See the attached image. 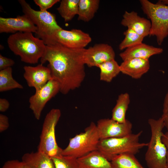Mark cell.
Masks as SVG:
<instances>
[{"label":"cell","mask_w":168,"mask_h":168,"mask_svg":"<svg viewBox=\"0 0 168 168\" xmlns=\"http://www.w3.org/2000/svg\"><path fill=\"white\" fill-rule=\"evenodd\" d=\"M125 37L119 45V49L123 50L142 43L144 37L133 30L128 28L124 33Z\"/></svg>","instance_id":"26"},{"label":"cell","mask_w":168,"mask_h":168,"mask_svg":"<svg viewBox=\"0 0 168 168\" xmlns=\"http://www.w3.org/2000/svg\"><path fill=\"white\" fill-rule=\"evenodd\" d=\"M142 133L141 131L123 137L100 139L97 150L110 161L115 156L122 154L135 155L148 145V143L139 142Z\"/></svg>","instance_id":"5"},{"label":"cell","mask_w":168,"mask_h":168,"mask_svg":"<svg viewBox=\"0 0 168 168\" xmlns=\"http://www.w3.org/2000/svg\"><path fill=\"white\" fill-rule=\"evenodd\" d=\"M130 103V96L128 93L120 94L112 110L111 119L119 123L125 122L127 120L126 114Z\"/></svg>","instance_id":"21"},{"label":"cell","mask_w":168,"mask_h":168,"mask_svg":"<svg viewBox=\"0 0 168 168\" xmlns=\"http://www.w3.org/2000/svg\"><path fill=\"white\" fill-rule=\"evenodd\" d=\"M97 67L100 70V80L107 82H111L121 72L120 65L115 59L103 62Z\"/></svg>","instance_id":"22"},{"label":"cell","mask_w":168,"mask_h":168,"mask_svg":"<svg viewBox=\"0 0 168 168\" xmlns=\"http://www.w3.org/2000/svg\"><path fill=\"white\" fill-rule=\"evenodd\" d=\"M162 48L142 43L125 49L119 55L123 61L133 58L149 60L152 56L163 52Z\"/></svg>","instance_id":"16"},{"label":"cell","mask_w":168,"mask_h":168,"mask_svg":"<svg viewBox=\"0 0 168 168\" xmlns=\"http://www.w3.org/2000/svg\"><path fill=\"white\" fill-rule=\"evenodd\" d=\"M57 42L72 49H82L92 40L90 35L81 30L72 29L70 30L62 29L56 33Z\"/></svg>","instance_id":"11"},{"label":"cell","mask_w":168,"mask_h":168,"mask_svg":"<svg viewBox=\"0 0 168 168\" xmlns=\"http://www.w3.org/2000/svg\"><path fill=\"white\" fill-rule=\"evenodd\" d=\"M23 88V86L13 77L11 67L0 70V92Z\"/></svg>","instance_id":"25"},{"label":"cell","mask_w":168,"mask_h":168,"mask_svg":"<svg viewBox=\"0 0 168 168\" xmlns=\"http://www.w3.org/2000/svg\"><path fill=\"white\" fill-rule=\"evenodd\" d=\"M96 126L100 139L122 137L132 133V124L127 119L120 123L111 118L101 119L98 121Z\"/></svg>","instance_id":"10"},{"label":"cell","mask_w":168,"mask_h":168,"mask_svg":"<svg viewBox=\"0 0 168 168\" xmlns=\"http://www.w3.org/2000/svg\"><path fill=\"white\" fill-rule=\"evenodd\" d=\"M21 161L29 168H55L52 159L44 153L38 151L24 154Z\"/></svg>","instance_id":"19"},{"label":"cell","mask_w":168,"mask_h":168,"mask_svg":"<svg viewBox=\"0 0 168 168\" xmlns=\"http://www.w3.org/2000/svg\"><path fill=\"white\" fill-rule=\"evenodd\" d=\"M9 127L8 118L6 115L0 114V132L2 133L6 130Z\"/></svg>","instance_id":"32"},{"label":"cell","mask_w":168,"mask_h":168,"mask_svg":"<svg viewBox=\"0 0 168 168\" xmlns=\"http://www.w3.org/2000/svg\"><path fill=\"white\" fill-rule=\"evenodd\" d=\"M158 2L165 5H168V0H161L158 1Z\"/></svg>","instance_id":"35"},{"label":"cell","mask_w":168,"mask_h":168,"mask_svg":"<svg viewBox=\"0 0 168 168\" xmlns=\"http://www.w3.org/2000/svg\"><path fill=\"white\" fill-rule=\"evenodd\" d=\"M100 3L99 0H79L78 20L85 22L90 21L98 9Z\"/></svg>","instance_id":"20"},{"label":"cell","mask_w":168,"mask_h":168,"mask_svg":"<svg viewBox=\"0 0 168 168\" xmlns=\"http://www.w3.org/2000/svg\"><path fill=\"white\" fill-rule=\"evenodd\" d=\"M123 26L130 29L145 37L149 35L151 22L145 18L141 17L134 11H125L121 22Z\"/></svg>","instance_id":"15"},{"label":"cell","mask_w":168,"mask_h":168,"mask_svg":"<svg viewBox=\"0 0 168 168\" xmlns=\"http://www.w3.org/2000/svg\"><path fill=\"white\" fill-rule=\"evenodd\" d=\"M148 122L151 131V136L145 154V160L148 168H168L167 149L162 140L165 127L162 118H150Z\"/></svg>","instance_id":"4"},{"label":"cell","mask_w":168,"mask_h":168,"mask_svg":"<svg viewBox=\"0 0 168 168\" xmlns=\"http://www.w3.org/2000/svg\"><path fill=\"white\" fill-rule=\"evenodd\" d=\"M142 9L151 21L149 36L156 37L159 45L168 35V5L140 0Z\"/></svg>","instance_id":"6"},{"label":"cell","mask_w":168,"mask_h":168,"mask_svg":"<svg viewBox=\"0 0 168 168\" xmlns=\"http://www.w3.org/2000/svg\"><path fill=\"white\" fill-rule=\"evenodd\" d=\"M61 116L58 109H52L46 114L43 124L38 151L44 153L51 158L62 155L63 149L56 142L55 130Z\"/></svg>","instance_id":"8"},{"label":"cell","mask_w":168,"mask_h":168,"mask_svg":"<svg viewBox=\"0 0 168 168\" xmlns=\"http://www.w3.org/2000/svg\"><path fill=\"white\" fill-rule=\"evenodd\" d=\"M23 12L37 28L36 34L46 45L57 42L55 35L62 28L58 24L55 15L47 11H37L33 9L25 0H19Z\"/></svg>","instance_id":"3"},{"label":"cell","mask_w":168,"mask_h":168,"mask_svg":"<svg viewBox=\"0 0 168 168\" xmlns=\"http://www.w3.org/2000/svg\"><path fill=\"white\" fill-rule=\"evenodd\" d=\"M24 69L23 77L28 86L34 87L35 90L41 88L53 78L49 68L41 63L35 67L25 66Z\"/></svg>","instance_id":"14"},{"label":"cell","mask_w":168,"mask_h":168,"mask_svg":"<svg viewBox=\"0 0 168 168\" xmlns=\"http://www.w3.org/2000/svg\"><path fill=\"white\" fill-rule=\"evenodd\" d=\"M161 117L163 120L165 127L168 131V91L164 99L162 114Z\"/></svg>","instance_id":"30"},{"label":"cell","mask_w":168,"mask_h":168,"mask_svg":"<svg viewBox=\"0 0 168 168\" xmlns=\"http://www.w3.org/2000/svg\"><path fill=\"white\" fill-rule=\"evenodd\" d=\"M78 168H112L110 161L98 150L77 158Z\"/></svg>","instance_id":"18"},{"label":"cell","mask_w":168,"mask_h":168,"mask_svg":"<svg viewBox=\"0 0 168 168\" xmlns=\"http://www.w3.org/2000/svg\"><path fill=\"white\" fill-rule=\"evenodd\" d=\"M162 140L165 145L167 149V162L168 168V131L163 134Z\"/></svg>","instance_id":"34"},{"label":"cell","mask_w":168,"mask_h":168,"mask_svg":"<svg viewBox=\"0 0 168 168\" xmlns=\"http://www.w3.org/2000/svg\"><path fill=\"white\" fill-rule=\"evenodd\" d=\"M110 162L112 168H145L135 155L132 154L124 153L118 155Z\"/></svg>","instance_id":"23"},{"label":"cell","mask_w":168,"mask_h":168,"mask_svg":"<svg viewBox=\"0 0 168 168\" xmlns=\"http://www.w3.org/2000/svg\"><path fill=\"white\" fill-rule=\"evenodd\" d=\"M51 158L55 168H78L77 158L73 157L61 155Z\"/></svg>","instance_id":"27"},{"label":"cell","mask_w":168,"mask_h":168,"mask_svg":"<svg viewBox=\"0 0 168 168\" xmlns=\"http://www.w3.org/2000/svg\"><path fill=\"white\" fill-rule=\"evenodd\" d=\"M10 106L9 102L4 98H0V111L5 112L9 108Z\"/></svg>","instance_id":"33"},{"label":"cell","mask_w":168,"mask_h":168,"mask_svg":"<svg viewBox=\"0 0 168 168\" xmlns=\"http://www.w3.org/2000/svg\"><path fill=\"white\" fill-rule=\"evenodd\" d=\"M85 48L72 49L56 43L46 45L41 64L48 62L53 78L59 84L64 95L79 87L85 76L83 54Z\"/></svg>","instance_id":"1"},{"label":"cell","mask_w":168,"mask_h":168,"mask_svg":"<svg viewBox=\"0 0 168 168\" xmlns=\"http://www.w3.org/2000/svg\"><path fill=\"white\" fill-rule=\"evenodd\" d=\"M60 91L58 82L52 78L44 85L35 90L29 100V107L35 119L39 120L42 112L47 103Z\"/></svg>","instance_id":"9"},{"label":"cell","mask_w":168,"mask_h":168,"mask_svg":"<svg viewBox=\"0 0 168 168\" xmlns=\"http://www.w3.org/2000/svg\"><path fill=\"white\" fill-rule=\"evenodd\" d=\"M15 64L14 61L0 54V70L11 67Z\"/></svg>","instance_id":"31"},{"label":"cell","mask_w":168,"mask_h":168,"mask_svg":"<svg viewBox=\"0 0 168 168\" xmlns=\"http://www.w3.org/2000/svg\"><path fill=\"white\" fill-rule=\"evenodd\" d=\"M149 60L133 58L124 61L120 65L121 72L134 79L140 78L150 69Z\"/></svg>","instance_id":"17"},{"label":"cell","mask_w":168,"mask_h":168,"mask_svg":"<svg viewBox=\"0 0 168 168\" xmlns=\"http://www.w3.org/2000/svg\"><path fill=\"white\" fill-rule=\"evenodd\" d=\"M1 168H29L22 161L12 160L6 161Z\"/></svg>","instance_id":"29"},{"label":"cell","mask_w":168,"mask_h":168,"mask_svg":"<svg viewBox=\"0 0 168 168\" xmlns=\"http://www.w3.org/2000/svg\"><path fill=\"white\" fill-rule=\"evenodd\" d=\"M37 28L30 19L24 14L15 18L0 17V33L37 32Z\"/></svg>","instance_id":"13"},{"label":"cell","mask_w":168,"mask_h":168,"mask_svg":"<svg viewBox=\"0 0 168 168\" xmlns=\"http://www.w3.org/2000/svg\"><path fill=\"white\" fill-rule=\"evenodd\" d=\"M7 42L10 49L19 56L22 61L31 64L37 63L46 49L43 41L34 36L31 32L12 34L8 38Z\"/></svg>","instance_id":"2"},{"label":"cell","mask_w":168,"mask_h":168,"mask_svg":"<svg viewBox=\"0 0 168 168\" xmlns=\"http://www.w3.org/2000/svg\"><path fill=\"white\" fill-rule=\"evenodd\" d=\"M60 1L59 0H34V1L39 6L40 10L46 11L55 4Z\"/></svg>","instance_id":"28"},{"label":"cell","mask_w":168,"mask_h":168,"mask_svg":"<svg viewBox=\"0 0 168 168\" xmlns=\"http://www.w3.org/2000/svg\"><path fill=\"white\" fill-rule=\"evenodd\" d=\"M115 53L112 47L105 43L96 44L85 49L83 54L85 65L89 67H96L105 61L114 59Z\"/></svg>","instance_id":"12"},{"label":"cell","mask_w":168,"mask_h":168,"mask_svg":"<svg viewBox=\"0 0 168 168\" xmlns=\"http://www.w3.org/2000/svg\"><path fill=\"white\" fill-rule=\"evenodd\" d=\"M100 140L96 125L91 122L84 132L69 139L68 145L63 149L61 154L79 158L97 150Z\"/></svg>","instance_id":"7"},{"label":"cell","mask_w":168,"mask_h":168,"mask_svg":"<svg viewBox=\"0 0 168 168\" xmlns=\"http://www.w3.org/2000/svg\"><path fill=\"white\" fill-rule=\"evenodd\" d=\"M79 0H62L57 9L65 22L71 21L77 15Z\"/></svg>","instance_id":"24"}]
</instances>
